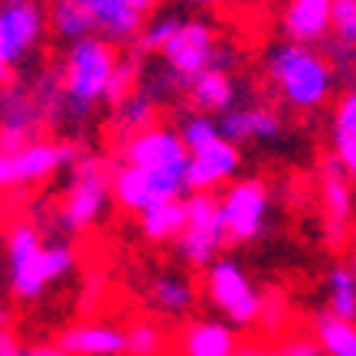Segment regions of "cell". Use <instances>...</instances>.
Instances as JSON below:
<instances>
[{
	"mask_svg": "<svg viewBox=\"0 0 356 356\" xmlns=\"http://www.w3.org/2000/svg\"><path fill=\"white\" fill-rule=\"evenodd\" d=\"M180 138H184V144L190 147V154L193 151H203V147H209L213 140L222 138V128H219V121L213 118V115H206V111H186L184 118H180Z\"/></svg>",
	"mask_w": 356,
	"mask_h": 356,
	"instance_id": "obj_30",
	"label": "cell"
},
{
	"mask_svg": "<svg viewBox=\"0 0 356 356\" xmlns=\"http://www.w3.org/2000/svg\"><path fill=\"white\" fill-rule=\"evenodd\" d=\"M288 301H284V294L281 291H268L265 298H261V314H259V324L265 334H278V330H284V324H288Z\"/></svg>",
	"mask_w": 356,
	"mask_h": 356,
	"instance_id": "obj_33",
	"label": "cell"
},
{
	"mask_svg": "<svg viewBox=\"0 0 356 356\" xmlns=\"http://www.w3.org/2000/svg\"><path fill=\"white\" fill-rule=\"evenodd\" d=\"M186 193H190V186H186L184 173L151 170V167H134V163H118L115 167V203L124 213L140 216L154 206L186 200Z\"/></svg>",
	"mask_w": 356,
	"mask_h": 356,
	"instance_id": "obj_8",
	"label": "cell"
},
{
	"mask_svg": "<svg viewBox=\"0 0 356 356\" xmlns=\"http://www.w3.org/2000/svg\"><path fill=\"white\" fill-rule=\"evenodd\" d=\"M118 59L121 56L115 53V43L98 33L69 43L63 63H59V72H63L65 115L72 121H86L98 102H108Z\"/></svg>",
	"mask_w": 356,
	"mask_h": 356,
	"instance_id": "obj_2",
	"label": "cell"
},
{
	"mask_svg": "<svg viewBox=\"0 0 356 356\" xmlns=\"http://www.w3.org/2000/svg\"><path fill=\"white\" fill-rule=\"evenodd\" d=\"M327 311L343 321H356V278L350 261H337L327 271Z\"/></svg>",
	"mask_w": 356,
	"mask_h": 356,
	"instance_id": "obj_28",
	"label": "cell"
},
{
	"mask_svg": "<svg viewBox=\"0 0 356 356\" xmlns=\"http://www.w3.org/2000/svg\"><path fill=\"white\" fill-rule=\"evenodd\" d=\"M49 26H53L56 36H63L69 43L98 33L95 17L86 10L82 0H49Z\"/></svg>",
	"mask_w": 356,
	"mask_h": 356,
	"instance_id": "obj_26",
	"label": "cell"
},
{
	"mask_svg": "<svg viewBox=\"0 0 356 356\" xmlns=\"http://www.w3.org/2000/svg\"><path fill=\"white\" fill-rule=\"evenodd\" d=\"M186 98L193 111H206V115H226L236 108V82L229 76V69L216 65L206 69L186 86Z\"/></svg>",
	"mask_w": 356,
	"mask_h": 356,
	"instance_id": "obj_21",
	"label": "cell"
},
{
	"mask_svg": "<svg viewBox=\"0 0 356 356\" xmlns=\"http://www.w3.org/2000/svg\"><path fill=\"white\" fill-rule=\"evenodd\" d=\"M26 356H69V353L56 343V346H30V350H26Z\"/></svg>",
	"mask_w": 356,
	"mask_h": 356,
	"instance_id": "obj_39",
	"label": "cell"
},
{
	"mask_svg": "<svg viewBox=\"0 0 356 356\" xmlns=\"http://www.w3.org/2000/svg\"><path fill=\"white\" fill-rule=\"evenodd\" d=\"M76 252L63 242L46 245L30 219H13L7 226V288L20 304H33L40 294L72 271Z\"/></svg>",
	"mask_w": 356,
	"mask_h": 356,
	"instance_id": "obj_1",
	"label": "cell"
},
{
	"mask_svg": "<svg viewBox=\"0 0 356 356\" xmlns=\"http://www.w3.org/2000/svg\"><path fill=\"white\" fill-rule=\"evenodd\" d=\"M121 356H124V353H121Z\"/></svg>",
	"mask_w": 356,
	"mask_h": 356,
	"instance_id": "obj_43",
	"label": "cell"
},
{
	"mask_svg": "<svg viewBox=\"0 0 356 356\" xmlns=\"http://www.w3.org/2000/svg\"><path fill=\"white\" fill-rule=\"evenodd\" d=\"M167 334L154 321H134L128 327V356H161Z\"/></svg>",
	"mask_w": 356,
	"mask_h": 356,
	"instance_id": "obj_32",
	"label": "cell"
},
{
	"mask_svg": "<svg viewBox=\"0 0 356 356\" xmlns=\"http://www.w3.org/2000/svg\"><path fill=\"white\" fill-rule=\"evenodd\" d=\"M111 200H115V170L108 167V161L95 154H82L72 167L69 190L63 196L59 226L69 236H82L108 213Z\"/></svg>",
	"mask_w": 356,
	"mask_h": 356,
	"instance_id": "obj_4",
	"label": "cell"
},
{
	"mask_svg": "<svg viewBox=\"0 0 356 356\" xmlns=\"http://www.w3.org/2000/svg\"><path fill=\"white\" fill-rule=\"evenodd\" d=\"M111 124H115V138H118V144H124V140L134 138V134H140V131L154 128V124H157V98L147 95L144 88L131 92L124 102L115 105V118H111Z\"/></svg>",
	"mask_w": 356,
	"mask_h": 356,
	"instance_id": "obj_24",
	"label": "cell"
},
{
	"mask_svg": "<svg viewBox=\"0 0 356 356\" xmlns=\"http://www.w3.org/2000/svg\"><path fill=\"white\" fill-rule=\"evenodd\" d=\"M350 271H353V278H356V252L350 255Z\"/></svg>",
	"mask_w": 356,
	"mask_h": 356,
	"instance_id": "obj_42",
	"label": "cell"
},
{
	"mask_svg": "<svg viewBox=\"0 0 356 356\" xmlns=\"http://www.w3.org/2000/svg\"><path fill=\"white\" fill-rule=\"evenodd\" d=\"M334 40L356 46V0H334Z\"/></svg>",
	"mask_w": 356,
	"mask_h": 356,
	"instance_id": "obj_34",
	"label": "cell"
},
{
	"mask_svg": "<svg viewBox=\"0 0 356 356\" xmlns=\"http://www.w3.org/2000/svg\"><path fill=\"white\" fill-rule=\"evenodd\" d=\"M40 124H46V115L36 102L33 86H7L3 88V131H0V154H13L36 140Z\"/></svg>",
	"mask_w": 356,
	"mask_h": 356,
	"instance_id": "obj_14",
	"label": "cell"
},
{
	"mask_svg": "<svg viewBox=\"0 0 356 356\" xmlns=\"http://www.w3.org/2000/svg\"><path fill=\"white\" fill-rule=\"evenodd\" d=\"M118 147H121V163L184 173V177H186V167H190V147L184 144L180 131L167 128V124H154V128L140 131V134L128 138Z\"/></svg>",
	"mask_w": 356,
	"mask_h": 356,
	"instance_id": "obj_12",
	"label": "cell"
},
{
	"mask_svg": "<svg viewBox=\"0 0 356 356\" xmlns=\"http://www.w3.org/2000/svg\"><path fill=\"white\" fill-rule=\"evenodd\" d=\"M140 236L154 242V245H167V242H177L186 229V200H173V203L154 206L147 213L138 216Z\"/></svg>",
	"mask_w": 356,
	"mask_h": 356,
	"instance_id": "obj_25",
	"label": "cell"
},
{
	"mask_svg": "<svg viewBox=\"0 0 356 356\" xmlns=\"http://www.w3.org/2000/svg\"><path fill=\"white\" fill-rule=\"evenodd\" d=\"M314 337L324 350V356H356V321H343L334 314H317Z\"/></svg>",
	"mask_w": 356,
	"mask_h": 356,
	"instance_id": "obj_27",
	"label": "cell"
},
{
	"mask_svg": "<svg viewBox=\"0 0 356 356\" xmlns=\"http://www.w3.org/2000/svg\"><path fill=\"white\" fill-rule=\"evenodd\" d=\"M327 59H330V65L337 72H356V46H346L340 40H334L330 49H327Z\"/></svg>",
	"mask_w": 356,
	"mask_h": 356,
	"instance_id": "obj_35",
	"label": "cell"
},
{
	"mask_svg": "<svg viewBox=\"0 0 356 356\" xmlns=\"http://www.w3.org/2000/svg\"><path fill=\"white\" fill-rule=\"evenodd\" d=\"M281 33L288 43L314 46L334 33V0H288L281 13Z\"/></svg>",
	"mask_w": 356,
	"mask_h": 356,
	"instance_id": "obj_16",
	"label": "cell"
},
{
	"mask_svg": "<svg viewBox=\"0 0 356 356\" xmlns=\"http://www.w3.org/2000/svg\"><path fill=\"white\" fill-rule=\"evenodd\" d=\"M265 76L278 88L284 105L298 111L321 108L334 92L337 69L327 56L304 43H275L265 53Z\"/></svg>",
	"mask_w": 356,
	"mask_h": 356,
	"instance_id": "obj_3",
	"label": "cell"
},
{
	"mask_svg": "<svg viewBox=\"0 0 356 356\" xmlns=\"http://www.w3.org/2000/svg\"><path fill=\"white\" fill-rule=\"evenodd\" d=\"M86 10L95 17L98 23V36L111 40L115 46H128L138 43L140 30L147 23V13L138 10L128 0H82Z\"/></svg>",
	"mask_w": 356,
	"mask_h": 356,
	"instance_id": "obj_18",
	"label": "cell"
},
{
	"mask_svg": "<svg viewBox=\"0 0 356 356\" xmlns=\"http://www.w3.org/2000/svg\"><path fill=\"white\" fill-rule=\"evenodd\" d=\"M59 346L69 356H121L128 353V330L115 324H72L59 334Z\"/></svg>",
	"mask_w": 356,
	"mask_h": 356,
	"instance_id": "obj_17",
	"label": "cell"
},
{
	"mask_svg": "<svg viewBox=\"0 0 356 356\" xmlns=\"http://www.w3.org/2000/svg\"><path fill=\"white\" fill-rule=\"evenodd\" d=\"M281 356H324L321 343L317 340H288V343L281 346Z\"/></svg>",
	"mask_w": 356,
	"mask_h": 356,
	"instance_id": "obj_36",
	"label": "cell"
},
{
	"mask_svg": "<svg viewBox=\"0 0 356 356\" xmlns=\"http://www.w3.org/2000/svg\"><path fill=\"white\" fill-rule=\"evenodd\" d=\"M79 144L72 140H49V138H36L26 147L13 154H0V186L3 190H26L49 180L56 170L63 167H76Z\"/></svg>",
	"mask_w": 356,
	"mask_h": 356,
	"instance_id": "obj_6",
	"label": "cell"
},
{
	"mask_svg": "<svg viewBox=\"0 0 356 356\" xmlns=\"http://www.w3.org/2000/svg\"><path fill=\"white\" fill-rule=\"evenodd\" d=\"M222 219H226L229 242H252L265 232L268 222V186L261 177H242L219 196Z\"/></svg>",
	"mask_w": 356,
	"mask_h": 356,
	"instance_id": "obj_11",
	"label": "cell"
},
{
	"mask_svg": "<svg viewBox=\"0 0 356 356\" xmlns=\"http://www.w3.org/2000/svg\"><path fill=\"white\" fill-rule=\"evenodd\" d=\"M219 128H222V138H229L232 144L271 140L281 134V115L275 108H265V105H242V108L219 115Z\"/></svg>",
	"mask_w": 356,
	"mask_h": 356,
	"instance_id": "obj_20",
	"label": "cell"
},
{
	"mask_svg": "<svg viewBox=\"0 0 356 356\" xmlns=\"http://www.w3.org/2000/svg\"><path fill=\"white\" fill-rule=\"evenodd\" d=\"M128 3H134V7H138V10H154V7H157V0H128Z\"/></svg>",
	"mask_w": 356,
	"mask_h": 356,
	"instance_id": "obj_40",
	"label": "cell"
},
{
	"mask_svg": "<svg viewBox=\"0 0 356 356\" xmlns=\"http://www.w3.org/2000/svg\"><path fill=\"white\" fill-rule=\"evenodd\" d=\"M206 298L216 307L226 324L232 327H252L259 324L261 314V298L265 294L255 291L252 278L245 275V268L232 259H216L209 268H206Z\"/></svg>",
	"mask_w": 356,
	"mask_h": 356,
	"instance_id": "obj_7",
	"label": "cell"
},
{
	"mask_svg": "<svg viewBox=\"0 0 356 356\" xmlns=\"http://www.w3.org/2000/svg\"><path fill=\"white\" fill-rule=\"evenodd\" d=\"M140 72H144V59H140V49L134 46L131 53H124L118 59V69H115V79H111V88H108V105H118L131 92H138Z\"/></svg>",
	"mask_w": 356,
	"mask_h": 356,
	"instance_id": "obj_31",
	"label": "cell"
},
{
	"mask_svg": "<svg viewBox=\"0 0 356 356\" xmlns=\"http://www.w3.org/2000/svg\"><path fill=\"white\" fill-rule=\"evenodd\" d=\"M161 56L186 86H190L200 72H206V69H216V65L229 69V63H232V56L216 43L213 26L203 20H186L184 26L177 30V36L163 46Z\"/></svg>",
	"mask_w": 356,
	"mask_h": 356,
	"instance_id": "obj_9",
	"label": "cell"
},
{
	"mask_svg": "<svg viewBox=\"0 0 356 356\" xmlns=\"http://www.w3.org/2000/svg\"><path fill=\"white\" fill-rule=\"evenodd\" d=\"M147 298H151L154 311L180 317V314L193 311L196 288H193V281L186 278V275H180V271H161L147 284Z\"/></svg>",
	"mask_w": 356,
	"mask_h": 356,
	"instance_id": "obj_23",
	"label": "cell"
},
{
	"mask_svg": "<svg viewBox=\"0 0 356 356\" xmlns=\"http://www.w3.org/2000/svg\"><path fill=\"white\" fill-rule=\"evenodd\" d=\"M330 147L334 157L343 163L350 180H356V86L346 88L334 108V128H330Z\"/></svg>",
	"mask_w": 356,
	"mask_h": 356,
	"instance_id": "obj_22",
	"label": "cell"
},
{
	"mask_svg": "<svg viewBox=\"0 0 356 356\" xmlns=\"http://www.w3.org/2000/svg\"><path fill=\"white\" fill-rule=\"evenodd\" d=\"M242 167V154L238 144H232L229 138L213 140L209 147L190 154V167H186V186L190 193H209L216 186L229 184Z\"/></svg>",
	"mask_w": 356,
	"mask_h": 356,
	"instance_id": "obj_15",
	"label": "cell"
},
{
	"mask_svg": "<svg viewBox=\"0 0 356 356\" xmlns=\"http://www.w3.org/2000/svg\"><path fill=\"white\" fill-rule=\"evenodd\" d=\"M236 356H281V350L265 346V343H245V346H238Z\"/></svg>",
	"mask_w": 356,
	"mask_h": 356,
	"instance_id": "obj_38",
	"label": "cell"
},
{
	"mask_svg": "<svg viewBox=\"0 0 356 356\" xmlns=\"http://www.w3.org/2000/svg\"><path fill=\"white\" fill-rule=\"evenodd\" d=\"M321 209H324V238L330 245H343L353 222V190H350V173L334 154L321 167Z\"/></svg>",
	"mask_w": 356,
	"mask_h": 356,
	"instance_id": "obj_13",
	"label": "cell"
},
{
	"mask_svg": "<svg viewBox=\"0 0 356 356\" xmlns=\"http://www.w3.org/2000/svg\"><path fill=\"white\" fill-rule=\"evenodd\" d=\"M49 26V10L36 0H3L0 7V69L10 72L33 53V46L43 43Z\"/></svg>",
	"mask_w": 356,
	"mask_h": 356,
	"instance_id": "obj_10",
	"label": "cell"
},
{
	"mask_svg": "<svg viewBox=\"0 0 356 356\" xmlns=\"http://www.w3.org/2000/svg\"><path fill=\"white\" fill-rule=\"evenodd\" d=\"M0 356H26V350L17 346L10 330H0Z\"/></svg>",
	"mask_w": 356,
	"mask_h": 356,
	"instance_id": "obj_37",
	"label": "cell"
},
{
	"mask_svg": "<svg viewBox=\"0 0 356 356\" xmlns=\"http://www.w3.org/2000/svg\"><path fill=\"white\" fill-rule=\"evenodd\" d=\"M226 242H229V232H226L219 196H213V193L186 196V229H184V236L173 242L177 255L190 268H209L219 259V252H222Z\"/></svg>",
	"mask_w": 356,
	"mask_h": 356,
	"instance_id": "obj_5",
	"label": "cell"
},
{
	"mask_svg": "<svg viewBox=\"0 0 356 356\" xmlns=\"http://www.w3.org/2000/svg\"><path fill=\"white\" fill-rule=\"evenodd\" d=\"M180 3H193V7H203V3H213V0H180Z\"/></svg>",
	"mask_w": 356,
	"mask_h": 356,
	"instance_id": "obj_41",
	"label": "cell"
},
{
	"mask_svg": "<svg viewBox=\"0 0 356 356\" xmlns=\"http://www.w3.org/2000/svg\"><path fill=\"white\" fill-rule=\"evenodd\" d=\"M238 340L232 324L222 321H193L180 330L177 356H236Z\"/></svg>",
	"mask_w": 356,
	"mask_h": 356,
	"instance_id": "obj_19",
	"label": "cell"
},
{
	"mask_svg": "<svg viewBox=\"0 0 356 356\" xmlns=\"http://www.w3.org/2000/svg\"><path fill=\"white\" fill-rule=\"evenodd\" d=\"M186 23V17H180L177 10H161L154 13L151 20L144 23V30L138 36V49L140 53H163V46L170 43L177 30Z\"/></svg>",
	"mask_w": 356,
	"mask_h": 356,
	"instance_id": "obj_29",
	"label": "cell"
}]
</instances>
